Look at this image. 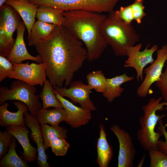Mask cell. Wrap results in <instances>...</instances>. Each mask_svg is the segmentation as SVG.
<instances>
[{
	"label": "cell",
	"instance_id": "cell-25",
	"mask_svg": "<svg viewBox=\"0 0 167 167\" xmlns=\"http://www.w3.org/2000/svg\"><path fill=\"white\" fill-rule=\"evenodd\" d=\"M41 130L45 150L49 147L51 142L57 138L66 139L67 130L58 126H49L47 124L41 125Z\"/></svg>",
	"mask_w": 167,
	"mask_h": 167
},
{
	"label": "cell",
	"instance_id": "cell-20",
	"mask_svg": "<svg viewBox=\"0 0 167 167\" xmlns=\"http://www.w3.org/2000/svg\"><path fill=\"white\" fill-rule=\"evenodd\" d=\"M134 78L127 75L126 73L114 77L106 79L105 90L103 96L108 102H112L116 98L120 97L124 89L121 87L123 84L131 81Z\"/></svg>",
	"mask_w": 167,
	"mask_h": 167
},
{
	"label": "cell",
	"instance_id": "cell-9",
	"mask_svg": "<svg viewBox=\"0 0 167 167\" xmlns=\"http://www.w3.org/2000/svg\"><path fill=\"white\" fill-rule=\"evenodd\" d=\"M14 69L8 78L23 81L33 86H43L46 80V66L43 62L13 63Z\"/></svg>",
	"mask_w": 167,
	"mask_h": 167
},
{
	"label": "cell",
	"instance_id": "cell-16",
	"mask_svg": "<svg viewBox=\"0 0 167 167\" xmlns=\"http://www.w3.org/2000/svg\"><path fill=\"white\" fill-rule=\"evenodd\" d=\"M7 131L12 135L22 146L23 152H20L23 159L27 162L35 161L37 156V150L30 143L28 134L30 131L26 125L20 126L11 125L6 128Z\"/></svg>",
	"mask_w": 167,
	"mask_h": 167
},
{
	"label": "cell",
	"instance_id": "cell-27",
	"mask_svg": "<svg viewBox=\"0 0 167 167\" xmlns=\"http://www.w3.org/2000/svg\"><path fill=\"white\" fill-rule=\"evenodd\" d=\"M86 77L88 84L92 89L102 93L104 92L106 78L101 71L91 72L87 74Z\"/></svg>",
	"mask_w": 167,
	"mask_h": 167
},
{
	"label": "cell",
	"instance_id": "cell-8",
	"mask_svg": "<svg viewBox=\"0 0 167 167\" xmlns=\"http://www.w3.org/2000/svg\"><path fill=\"white\" fill-rule=\"evenodd\" d=\"M150 44L144 50L141 51L142 44L140 43L135 45L128 47L126 49V56L128 58L125 61L124 67L134 68L137 73L136 79L138 82L143 81L144 68L147 65L152 63L155 60L153 58L154 53L158 49V46L155 45L149 49Z\"/></svg>",
	"mask_w": 167,
	"mask_h": 167
},
{
	"label": "cell",
	"instance_id": "cell-12",
	"mask_svg": "<svg viewBox=\"0 0 167 167\" xmlns=\"http://www.w3.org/2000/svg\"><path fill=\"white\" fill-rule=\"evenodd\" d=\"M110 130L117 137L119 144L118 167H132L136 155V150L132 138L128 132L114 124Z\"/></svg>",
	"mask_w": 167,
	"mask_h": 167
},
{
	"label": "cell",
	"instance_id": "cell-36",
	"mask_svg": "<svg viewBox=\"0 0 167 167\" xmlns=\"http://www.w3.org/2000/svg\"><path fill=\"white\" fill-rule=\"evenodd\" d=\"M7 0H0V7H2Z\"/></svg>",
	"mask_w": 167,
	"mask_h": 167
},
{
	"label": "cell",
	"instance_id": "cell-1",
	"mask_svg": "<svg viewBox=\"0 0 167 167\" xmlns=\"http://www.w3.org/2000/svg\"><path fill=\"white\" fill-rule=\"evenodd\" d=\"M82 42L62 25L57 26L47 38L35 46L46 66V75L53 88L69 85L75 73L87 59Z\"/></svg>",
	"mask_w": 167,
	"mask_h": 167
},
{
	"label": "cell",
	"instance_id": "cell-3",
	"mask_svg": "<svg viewBox=\"0 0 167 167\" xmlns=\"http://www.w3.org/2000/svg\"><path fill=\"white\" fill-rule=\"evenodd\" d=\"M113 10L109 13L101 27V31L109 45L117 56H126V49L133 46L140 36L131 24L117 17Z\"/></svg>",
	"mask_w": 167,
	"mask_h": 167
},
{
	"label": "cell",
	"instance_id": "cell-4",
	"mask_svg": "<svg viewBox=\"0 0 167 167\" xmlns=\"http://www.w3.org/2000/svg\"><path fill=\"white\" fill-rule=\"evenodd\" d=\"M162 97L157 98H150L148 103L143 106V115L139 119L140 128L138 130L136 137L141 146L144 150L148 151L151 149L157 148L160 137L163 135L158 131H155L159 121L167 114L161 115L157 114L158 111L167 109V101L162 102Z\"/></svg>",
	"mask_w": 167,
	"mask_h": 167
},
{
	"label": "cell",
	"instance_id": "cell-5",
	"mask_svg": "<svg viewBox=\"0 0 167 167\" xmlns=\"http://www.w3.org/2000/svg\"><path fill=\"white\" fill-rule=\"evenodd\" d=\"M35 86L16 79L11 84L10 88L5 86L0 88V105L7 101H17L24 103L30 113L35 116L37 111L42 108L39 96Z\"/></svg>",
	"mask_w": 167,
	"mask_h": 167
},
{
	"label": "cell",
	"instance_id": "cell-32",
	"mask_svg": "<svg viewBox=\"0 0 167 167\" xmlns=\"http://www.w3.org/2000/svg\"><path fill=\"white\" fill-rule=\"evenodd\" d=\"M13 69V63L5 57L0 55V82L8 77Z\"/></svg>",
	"mask_w": 167,
	"mask_h": 167
},
{
	"label": "cell",
	"instance_id": "cell-31",
	"mask_svg": "<svg viewBox=\"0 0 167 167\" xmlns=\"http://www.w3.org/2000/svg\"><path fill=\"white\" fill-rule=\"evenodd\" d=\"M143 3V0H135L131 4L134 20L138 24L141 23L142 20L146 15L144 11L145 7Z\"/></svg>",
	"mask_w": 167,
	"mask_h": 167
},
{
	"label": "cell",
	"instance_id": "cell-23",
	"mask_svg": "<svg viewBox=\"0 0 167 167\" xmlns=\"http://www.w3.org/2000/svg\"><path fill=\"white\" fill-rule=\"evenodd\" d=\"M63 12L53 7L40 5L36 17L38 20L45 23L56 26L62 25L64 20Z\"/></svg>",
	"mask_w": 167,
	"mask_h": 167
},
{
	"label": "cell",
	"instance_id": "cell-30",
	"mask_svg": "<svg viewBox=\"0 0 167 167\" xmlns=\"http://www.w3.org/2000/svg\"><path fill=\"white\" fill-rule=\"evenodd\" d=\"M13 136L7 131H0V159L7 153L12 141Z\"/></svg>",
	"mask_w": 167,
	"mask_h": 167
},
{
	"label": "cell",
	"instance_id": "cell-33",
	"mask_svg": "<svg viewBox=\"0 0 167 167\" xmlns=\"http://www.w3.org/2000/svg\"><path fill=\"white\" fill-rule=\"evenodd\" d=\"M116 16L127 24H131L134 20L133 14L131 4L121 6L119 10L115 11Z\"/></svg>",
	"mask_w": 167,
	"mask_h": 167
},
{
	"label": "cell",
	"instance_id": "cell-34",
	"mask_svg": "<svg viewBox=\"0 0 167 167\" xmlns=\"http://www.w3.org/2000/svg\"><path fill=\"white\" fill-rule=\"evenodd\" d=\"M155 84L161 91L163 99L167 101V60L165 71Z\"/></svg>",
	"mask_w": 167,
	"mask_h": 167
},
{
	"label": "cell",
	"instance_id": "cell-14",
	"mask_svg": "<svg viewBox=\"0 0 167 167\" xmlns=\"http://www.w3.org/2000/svg\"><path fill=\"white\" fill-rule=\"evenodd\" d=\"M25 125L31 131L32 139L36 144L37 150V162L40 167H49V164L47 162L48 156L45 152L42 135L41 130V126L35 116L28 111L24 113Z\"/></svg>",
	"mask_w": 167,
	"mask_h": 167
},
{
	"label": "cell",
	"instance_id": "cell-28",
	"mask_svg": "<svg viewBox=\"0 0 167 167\" xmlns=\"http://www.w3.org/2000/svg\"><path fill=\"white\" fill-rule=\"evenodd\" d=\"M150 159V167H167V155L157 148L148 151Z\"/></svg>",
	"mask_w": 167,
	"mask_h": 167
},
{
	"label": "cell",
	"instance_id": "cell-6",
	"mask_svg": "<svg viewBox=\"0 0 167 167\" xmlns=\"http://www.w3.org/2000/svg\"><path fill=\"white\" fill-rule=\"evenodd\" d=\"M121 0H31L36 4L50 6L65 11L84 10L109 13Z\"/></svg>",
	"mask_w": 167,
	"mask_h": 167
},
{
	"label": "cell",
	"instance_id": "cell-7",
	"mask_svg": "<svg viewBox=\"0 0 167 167\" xmlns=\"http://www.w3.org/2000/svg\"><path fill=\"white\" fill-rule=\"evenodd\" d=\"M15 11L7 4L0 7V54L4 57L8 56L13 47L15 41L13 34L20 21Z\"/></svg>",
	"mask_w": 167,
	"mask_h": 167
},
{
	"label": "cell",
	"instance_id": "cell-17",
	"mask_svg": "<svg viewBox=\"0 0 167 167\" xmlns=\"http://www.w3.org/2000/svg\"><path fill=\"white\" fill-rule=\"evenodd\" d=\"M13 104L18 109L15 112H10L8 110L9 105L7 102H5L0 106V125L7 127L14 125L22 126L25 125L24 113L28 111V108L24 103L16 101Z\"/></svg>",
	"mask_w": 167,
	"mask_h": 167
},
{
	"label": "cell",
	"instance_id": "cell-24",
	"mask_svg": "<svg viewBox=\"0 0 167 167\" xmlns=\"http://www.w3.org/2000/svg\"><path fill=\"white\" fill-rule=\"evenodd\" d=\"M43 86L39 95L40 99L42 101V108H63V105L56 96L53 87L49 80L46 79Z\"/></svg>",
	"mask_w": 167,
	"mask_h": 167
},
{
	"label": "cell",
	"instance_id": "cell-10",
	"mask_svg": "<svg viewBox=\"0 0 167 167\" xmlns=\"http://www.w3.org/2000/svg\"><path fill=\"white\" fill-rule=\"evenodd\" d=\"M156 51V59L151 65L144 69L145 77L137 91V95L139 97L145 98L148 94L152 85L161 77L162 69L167 60V45H163Z\"/></svg>",
	"mask_w": 167,
	"mask_h": 167
},
{
	"label": "cell",
	"instance_id": "cell-21",
	"mask_svg": "<svg viewBox=\"0 0 167 167\" xmlns=\"http://www.w3.org/2000/svg\"><path fill=\"white\" fill-rule=\"evenodd\" d=\"M35 117L41 125L58 126L60 122H66L67 120L66 113L63 108L47 109L42 108L37 111Z\"/></svg>",
	"mask_w": 167,
	"mask_h": 167
},
{
	"label": "cell",
	"instance_id": "cell-15",
	"mask_svg": "<svg viewBox=\"0 0 167 167\" xmlns=\"http://www.w3.org/2000/svg\"><path fill=\"white\" fill-rule=\"evenodd\" d=\"M55 94L66 113L67 120L66 122L67 123L73 127L78 128L88 123L92 118L91 111L78 107L64 97Z\"/></svg>",
	"mask_w": 167,
	"mask_h": 167
},
{
	"label": "cell",
	"instance_id": "cell-2",
	"mask_svg": "<svg viewBox=\"0 0 167 167\" xmlns=\"http://www.w3.org/2000/svg\"><path fill=\"white\" fill-rule=\"evenodd\" d=\"M63 14L62 25L84 44L87 59L92 61L98 59L109 45L101 31L106 15L84 10L65 11Z\"/></svg>",
	"mask_w": 167,
	"mask_h": 167
},
{
	"label": "cell",
	"instance_id": "cell-18",
	"mask_svg": "<svg viewBox=\"0 0 167 167\" xmlns=\"http://www.w3.org/2000/svg\"><path fill=\"white\" fill-rule=\"evenodd\" d=\"M5 3L13 7L21 17L28 31V37H29L32 28L35 22L40 5L27 0H8Z\"/></svg>",
	"mask_w": 167,
	"mask_h": 167
},
{
	"label": "cell",
	"instance_id": "cell-29",
	"mask_svg": "<svg viewBox=\"0 0 167 167\" xmlns=\"http://www.w3.org/2000/svg\"><path fill=\"white\" fill-rule=\"evenodd\" d=\"M70 146L65 139L57 138L52 141L49 145L52 152L57 156H65Z\"/></svg>",
	"mask_w": 167,
	"mask_h": 167
},
{
	"label": "cell",
	"instance_id": "cell-22",
	"mask_svg": "<svg viewBox=\"0 0 167 167\" xmlns=\"http://www.w3.org/2000/svg\"><path fill=\"white\" fill-rule=\"evenodd\" d=\"M57 26L38 20L35 22L32 28L30 35L28 37V45L35 46L40 41L48 37Z\"/></svg>",
	"mask_w": 167,
	"mask_h": 167
},
{
	"label": "cell",
	"instance_id": "cell-19",
	"mask_svg": "<svg viewBox=\"0 0 167 167\" xmlns=\"http://www.w3.org/2000/svg\"><path fill=\"white\" fill-rule=\"evenodd\" d=\"M100 135L97 143L96 162L100 167H108L113 158V152L107 140L104 126L100 124Z\"/></svg>",
	"mask_w": 167,
	"mask_h": 167
},
{
	"label": "cell",
	"instance_id": "cell-11",
	"mask_svg": "<svg viewBox=\"0 0 167 167\" xmlns=\"http://www.w3.org/2000/svg\"><path fill=\"white\" fill-rule=\"evenodd\" d=\"M69 88L56 86L54 88L55 94L70 98L78 103L81 107L93 111L97 110L90 98L92 89L81 80L71 82Z\"/></svg>",
	"mask_w": 167,
	"mask_h": 167
},
{
	"label": "cell",
	"instance_id": "cell-13",
	"mask_svg": "<svg viewBox=\"0 0 167 167\" xmlns=\"http://www.w3.org/2000/svg\"><path fill=\"white\" fill-rule=\"evenodd\" d=\"M26 27L24 22L20 21L17 30L16 39L7 58L13 63H21L26 60H32L38 63L43 62L40 55L34 56L30 54L28 51L24 40Z\"/></svg>",
	"mask_w": 167,
	"mask_h": 167
},
{
	"label": "cell",
	"instance_id": "cell-35",
	"mask_svg": "<svg viewBox=\"0 0 167 167\" xmlns=\"http://www.w3.org/2000/svg\"><path fill=\"white\" fill-rule=\"evenodd\" d=\"M158 123L159 126L158 129L162 133L165 138V140L159 139L157 145V149L163 153L167 155V131L166 129L167 125L166 124L164 125L161 119L159 121Z\"/></svg>",
	"mask_w": 167,
	"mask_h": 167
},
{
	"label": "cell",
	"instance_id": "cell-26",
	"mask_svg": "<svg viewBox=\"0 0 167 167\" xmlns=\"http://www.w3.org/2000/svg\"><path fill=\"white\" fill-rule=\"evenodd\" d=\"M16 139L14 137L7 153L0 161V167H28L27 162L17 154L15 148Z\"/></svg>",
	"mask_w": 167,
	"mask_h": 167
}]
</instances>
